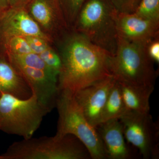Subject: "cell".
I'll use <instances>...</instances> for the list:
<instances>
[{"mask_svg":"<svg viewBox=\"0 0 159 159\" xmlns=\"http://www.w3.org/2000/svg\"><path fill=\"white\" fill-rule=\"evenodd\" d=\"M116 81L111 75L74 93L86 118L95 128L100 123L103 107Z\"/></svg>","mask_w":159,"mask_h":159,"instance_id":"obj_8","label":"cell"},{"mask_svg":"<svg viewBox=\"0 0 159 159\" xmlns=\"http://www.w3.org/2000/svg\"><path fill=\"white\" fill-rule=\"evenodd\" d=\"M0 31L3 39L12 36L49 38L24 8H10L0 15Z\"/></svg>","mask_w":159,"mask_h":159,"instance_id":"obj_11","label":"cell"},{"mask_svg":"<svg viewBox=\"0 0 159 159\" xmlns=\"http://www.w3.org/2000/svg\"><path fill=\"white\" fill-rule=\"evenodd\" d=\"M10 8H24V6L31 0H8Z\"/></svg>","mask_w":159,"mask_h":159,"instance_id":"obj_25","label":"cell"},{"mask_svg":"<svg viewBox=\"0 0 159 159\" xmlns=\"http://www.w3.org/2000/svg\"><path fill=\"white\" fill-rule=\"evenodd\" d=\"M148 56L154 63H159V38L151 42L147 45Z\"/></svg>","mask_w":159,"mask_h":159,"instance_id":"obj_24","label":"cell"},{"mask_svg":"<svg viewBox=\"0 0 159 159\" xmlns=\"http://www.w3.org/2000/svg\"><path fill=\"white\" fill-rule=\"evenodd\" d=\"M25 38L29 47L33 53L39 54L50 48L48 41L38 36H26Z\"/></svg>","mask_w":159,"mask_h":159,"instance_id":"obj_23","label":"cell"},{"mask_svg":"<svg viewBox=\"0 0 159 159\" xmlns=\"http://www.w3.org/2000/svg\"><path fill=\"white\" fill-rule=\"evenodd\" d=\"M116 13L110 0H86L74 22L75 31L114 55L118 41Z\"/></svg>","mask_w":159,"mask_h":159,"instance_id":"obj_3","label":"cell"},{"mask_svg":"<svg viewBox=\"0 0 159 159\" xmlns=\"http://www.w3.org/2000/svg\"><path fill=\"white\" fill-rule=\"evenodd\" d=\"M7 54H23L32 53L24 37L12 36L4 39Z\"/></svg>","mask_w":159,"mask_h":159,"instance_id":"obj_19","label":"cell"},{"mask_svg":"<svg viewBox=\"0 0 159 159\" xmlns=\"http://www.w3.org/2000/svg\"><path fill=\"white\" fill-rule=\"evenodd\" d=\"M0 93L10 94L20 99H26L32 91L16 70L9 61L0 57Z\"/></svg>","mask_w":159,"mask_h":159,"instance_id":"obj_14","label":"cell"},{"mask_svg":"<svg viewBox=\"0 0 159 159\" xmlns=\"http://www.w3.org/2000/svg\"><path fill=\"white\" fill-rule=\"evenodd\" d=\"M56 108L58 114L56 135H73L87 148L91 158L108 159L97 129L86 118L74 93L69 91H59Z\"/></svg>","mask_w":159,"mask_h":159,"instance_id":"obj_5","label":"cell"},{"mask_svg":"<svg viewBox=\"0 0 159 159\" xmlns=\"http://www.w3.org/2000/svg\"><path fill=\"white\" fill-rule=\"evenodd\" d=\"M12 65V64H11ZM27 83L32 93L50 112L56 108L58 97L57 78L40 69L12 65Z\"/></svg>","mask_w":159,"mask_h":159,"instance_id":"obj_10","label":"cell"},{"mask_svg":"<svg viewBox=\"0 0 159 159\" xmlns=\"http://www.w3.org/2000/svg\"><path fill=\"white\" fill-rule=\"evenodd\" d=\"M147 47L118 36L116 52L110 60L111 75L119 82L154 86L158 73Z\"/></svg>","mask_w":159,"mask_h":159,"instance_id":"obj_4","label":"cell"},{"mask_svg":"<svg viewBox=\"0 0 159 159\" xmlns=\"http://www.w3.org/2000/svg\"><path fill=\"white\" fill-rule=\"evenodd\" d=\"M50 112L33 93L28 99H20L0 93V130L6 133L30 139Z\"/></svg>","mask_w":159,"mask_h":159,"instance_id":"obj_6","label":"cell"},{"mask_svg":"<svg viewBox=\"0 0 159 159\" xmlns=\"http://www.w3.org/2000/svg\"><path fill=\"white\" fill-rule=\"evenodd\" d=\"M134 13L140 17L159 22V0H141Z\"/></svg>","mask_w":159,"mask_h":159,"instance_id":"obj_18","label":"cell"},{"mask_svg":"<svg viewBox=\"0 0 159 159\" xmlns=\"http://www.w3.org/2000/svg\"><path fill=\"white\" fill-rule=\"evenodd\" d=\"M61 9L67 26L74 25L80 10L86 0H63Z\"/></svg>","mask_w":159,"mask_h":159,"instance_id":"obj_20","label":"cell"},{"mask_svg":"<svg viewBox=\"0 0 159 159\" xmlns=\"http://www.w3.org/2000/svg\"><path fill=\"white\" fill-rule=\"evenodd\" d=\"M30 12L31 17L46 30L52 31L67 26L61 8L50 0H32Z\"/></svg>","mask_w":159,"mask_h":159,"instance_id":"obj_13","label":"cell"},{"mask_svg":"<svg viewBox=\"0 0 159 159\" xmlns=\"http://www.w3.org/2000/svg\"><path fill=\"white\" fill-rule=\"evenodd\" d=\"M118 82L126 111L149 112V99L154 89V86L134 85Z\"/></svg>","mask_w":159,"mask_h":159,"instance_id":"obj_15","label":"cell"},{"mask_svg":"<svg viewBox=\"0 0 159 159\" xmlns=\"http://www.w3.org/2000/svg\"><path fill=\"white\" fill-rule=\"evenodd\" d=\"M64 43L60 56L61 69L58 91L76 92L111 76L112 54L74 31Z\"/></svg>","mask_w":159,"mask_h":159,"instance_id":"obj_1","label":"cell"},{"mask_svg":"<svg viewBox=\"0 0 159 159\" xmlns=\"http://www.w3.org/2000/svg\"><path fill=\"white\" fill-rule=\"evenodd\" d=\"M8 59L12 65L25 66L29 67L40 69L57 77L49 70L39 54L30 53L23 54H7Z\"/></svg>","mask_w":159,"mask_h":159,"instance_id":"obj_17","label":"cell"},{"mask_svg":"<svg viewBox=\"0 0 159 159\" xmlns=\"http://www.w3.org/2000/svg\"><path fill=\"white\" fill-rule=\"evenodd\" d=\"M9 7L8 0H0V15Z\"/></svg>","mask_w":159,"mask_h":159,"instance_id":"obj_26","label":"cell"},{"mask_svg":"<svg viewBox=\"0 0 159 159\" xmlns=\"http://www.w3.org/2000/svg\"><path fill=\"white\" fill-rule=\"evenodd\" d=\"M116 28L118 36L145 45L159 38V22L147 19L134 13L116 11Z\"/></svg>","mask_w":159,"mask_h":159,"instance_id":"obj_9","label":"cell"},{"mask_svg":"<svg viewBox=\"0 0 159 159\" xmlns=\"http://www.w3.org/2000/svg\"><path fill=\"white\" fill-rule=\"evenodd\" d=\"M87 148L71 134L23 139L15 142L0 155V159H88Z\"/></svg>","mask_w":159,"mask_h":159,"instance_id":"obj_2","label":"cell"},{"mask_svg":"<svg viewBox=\"0 0 159 159\" xmlns=\"http://www.w3.org/2000/svg\"><path fill=\"white\" fill-rule=\"evenodd\" d=\"M96 128L103 143L108 159H130L134 157L125 140L119 119L102 122Z\"/></svg>","mask_w":159,"mask_h":159,"instance_id":"obj_12","label":"cell"},{"mask_svg":"<svg viewBox=\"0 0 159 159\" xmlns=\"http://www.w3.org/2000/svg\"><path fill=\"white\" fill-rule=\"evenodd\" d=\"M119 119L129 144L137 148L144 159L158 158L159 125L149 112L127 111Z\"/></svg>","mask_w":159,"mask_h":159,"instance_id":"obj_7","label":"cell"},{"mask_svg":"<svg viewBox=\"0 0 159 159\" xmlns=\"http://www.w3.org/2000/svg\"><path fill=\"white\" fill-rule=\"evenodd\" d=\"M141 0H110L116 11L120 13L134 12Z\"/></svg>","mask_w":159,"mask_h":159,"instance_id":"obj_22","label":"cell"},{"mask_svg":"<svg viewBox=\"0 0 159 159\" xmlns=\"http://www.w3.org/2000/svg\"><path fill=\"white\" fill-rule=\"evenodd\" d=\"M49 70L58 78L62 65L61 57L51 48L39 54Z\"/></svg>","mask_w":159,"mask_h":159,"instance_id":"obj_21","label":"cell"},{"mask_svg":"<svg viewBox=\"0 0 159 159\" xmlns=\"http://www.w3.org/2000/svg\"><path fill=\"white\" fill-rule=\"evenodd\" d=\"M126 111L119 83L116 80L103 107L100 123L111 119H119Z\"/></svg>","mask_w":159,"mask_h":159,"instance_id":"obj_16","label":"cell"}]
</instances>
